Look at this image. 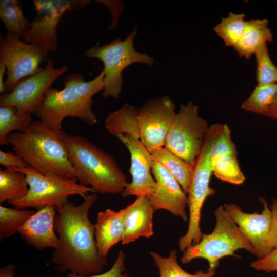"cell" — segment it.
<instances>
[{
	"mask_svg": "<svg viewBox=\"0 0 277 277\" xmlns=\"http://www.w3.org/2000/svg\"><path fill=\"white\" fill-rule=\"evenodd\" d=\"M97 197L94 193L88 194L80 205L68 201L56 208L54 228L59 242L53 249L51 261L61 273L70 271L89 276L100 273L107 264V258L98 250L95 225L88 216Z\"/></svg>",
	"mask_w": 277,
	"mask_h": 277,
	"instance_id": "obj_1",
	"label": "cell"
},
{
	"mask_svg": "<svg viewBox=\"0 0 277 277\" xmlns=\"http://www.w3.org/2000/svg\"><path fill=\"white\" fill-rule=\"evenodd\" d=\"M66 135L63 130L53 129L38 120L24 131L10 133L7 141L28 166L41 173L77 180L66 148Z\"/></svg>",
	"mask_w": 277,
	"mask_h": 277,
	"instance_id": "obj_2",
	"label": "cell"
},
{
	"mask_svg": "<svg viewBox=\"0 0 277 277\" xmlns=\"http://www.w3.org/2000/svg\"><path fill=\"white\" fill-rule=\"evenodd\" d=\"M105 72L103 70L94 78L86 81L81 73L70 74L63 81V89L49 88L37 109L36 115L47 126L62 130L63 121L77 117L91 125L97 122L92 110L93 96L103 91Z\"/></svg>",
	"mask_w": 277,
	"mask_h": 277,
	"instance_id": "obj_3",
	"label": "cell"
},
{
	"mask_svg": "<svg viewBox=\"0 0 277 277\" xmlns=\"http://www.w3.org/2000/svg\"><path fill=\"white\" fill-rule=\"evenodd\" d=\"M65 144L80 184L89 185L102 194L122 192L127 177L110 155L78 135L66 134Z\"/></svg>",
	"mask_w": 277,
	"mask_h": 277,
	"instance_id": "obj_4",
	"label": "cell"
},
{
	"mask_svg": "<svg viewBox=\"0 0 277 277\" xmlns=\"http://www.w3.org/2000/svg\"><path fill=\"white\" fill-rule=\"evenodd\" d=\"M216 220L213 230L202 234L197 243L187 247L181 258L183 264L196 259H204L208 262V269L216 270L219 261L227 256H235L236 251L243 249L255 255L251 244L244 236L237 225L225 212L223 206L215 210Z\"/></svg>",
	"mask_w": 277,
	"mask_h": 277,
	"instance_id": "obj_5",
	"label": "cell"
},
{
	"mask_svg": "<svg viewBox=\"0 0 277 277\" xmlns=\"http://www.w3.org/2000/svg\"><path fill=\"white\" fill-rule=\"evenodd\" d=\"M222 124L216 123L210 125L193 166L187 193V206L189 211L188 226L186 233L178 241L179 248L182 252L201 240L203 234L200 228L202 208L206 199L214 195L216 192L215 189L210 186L212 174L210 149L212 142Z\"/></svg>",
	"mask_w": 277,
	"mask_h": 277,
	"instance_id": "obj_6",
	"label": "cell"
},
{
	"mask_svg": "<svg viewBox=\"0 0 277 277\" xmlns=\"http://www.w3.org/2000/svg\"><path fill=\"white\" fill-rule=\"evenodd\" d=\"M8 170L23 173L29 186L25 196L8 202L16 209L32 208L38 210L47 206L56 208L67 202L70 196L85 198L88 193L96 192L91 187L77 183L76 179L52 174L44 175L29 166L11 167Z\"/></svg>",
	"mask_w": 277,
	"mask_h": 277,
	"instance_id": "obj_7",
	"label": "cell"
},
{
	"mask_svg": "<svg viewBox=\"0 0 277 277\" xmlns=\"http://www.w3.org/2000/svg\"><path fill=\"white\" fill-rule=\"evenodd\" d=\"M136 27L127 37L122 40L117 38L102 46L88 48L85 53L90 58L101 61L104 65V99L112 97L117 99L123 88V70L135 63L152 66L154 58L149 55L140 53L134 47V41L137 34Z\"/></svg>",
	"mask_w": 277,
	"mask_h": 277,
	"instance_id": "obj_8",
	"label": "cell"
},
{
	"mask_svg": "<svg viewBox=\"0 0 277 277\" xmlns=\"http://www.w3.org/2000/svg\"><path fill=\"white\" fill-rule=\"evenodd\" d=\"M209 126L208 122L199 116L196 105L191 101L181 104L168 131L165 147L194 166Z\"/></svg>",
	"mask_w": 277,
	"mask_h": 277,
	"instance_id": "obj_9",
	"label": "cell"
},
{
	"mask_svg": "<svg viewBox=\"0 0 277 277\" xmlns=\"http://www.w3.org/2000/svg\"><path fill=\"white\" fill-rule=\"evenodd\" d=\"M49 51L40 46L22 42L14 34L1 35L0 62L7 68L5 93L10 92L17 83L41 72L40 64L47 61Z\"/></svg>",
	"mask_w": 277,
	"mask_h": 277,
	"instance_id": "obj_10",
	"label": "cell"
},
{
	"mask_svg": "<svg viewBox=\"0 0 277 277\" xmlns=\"http://www.w3.org/2000/svg\"><path fill=\"white\" fill-rule=\"evenodd\" d=\"M89 0H33L36 16L31 29L23 38L25 42L36 44L55 51L57 47L56 28L65 12L81 9Z\"/></svg>",
	"mask_w": 277,
	"mask_h": 277,
	"instance_id": "obj_11",
	"label": "cell"
},
{
	"mask_svg": "<svg viewBox=\"0 0 277 277\" xmlns=\"http://www.w3.org/2000/svg\"><path fill=\"white\" fill-rule=\"evenodd\" d=\"M127 147L131 157L129 172L132 181L127 183L121 193L122 196L135 195L148 196L156 188V183L151 172L153 159L150 151L142 143L138 123L114 135Z\"/></svg>",
	"mask_w": 277,
	"mask_h": 277,
	"instance_id": "obj_12",
	"label": "cell"
},
{
	"mask_svg": "<svg viewBox=\"0 0 277 277\" xmlns=\"http://www.w3.org/2000/svg\"><path fill=\"white\" fill-rule=\"evenodd\" d=\"M68 70L65 66L55 68L53 60L49 58L43 70L19 81L10 92L2 94L0 106H13L20 113L36 114L46 91Z\"/></svg>",
	"mask_w": 277,
	"mask_h": 277,
	"instance_id": "obj_13",
	"label": "cell"
},
{
	"mask_svg": "<svg viewBox=\"0 0 277 277\" xmlns=\"http://www.w3.org/2000/svg\"><path fill=\"white\" fill-rule=\"evenodd\" d=\"M176 113V106L168 96L149 99L138 108L140 139L150 152L165 146Z\"/></svg>",
	"mask_w": 277,
	"mask_h": 277,
	"instance_id": "obj_14",
	"label": "cell"
},
{
	"mask_svg": "<svg viewBox=\"0 0 277 277\" xmlns=\"http://www.w3.org/2000/svg\"><path fill=\"white\" fill-rule=\"evenodd\" d=\"M263 205L261 213H247L234 203L224 204L227 214L237 225L243 234L253 246L257 259L264 258L273 249L268 244L271 212L268 204L263 197L259 198Z\"/></svg>",
	"mask_w": 277,
	"mask_h": 277,
	"instance_id": "obj_15",
	"label": "cell"
},
{
	"mask_svg": "<svg viewBox=\"0 0 277 277\" xmlns=\"http://www.w3.org/2000/svg\"><path fill=\"white\" fill-rule=\"evenodd\" d=\"M151 173L155 177L156 188L148 197L154 211L166 210L186 222L188 197L177 181L163 165L154 160Z\"/></svg>",
	"mask_w": 277,
	"mask_h": 277,
	"instance_id": "obj_16",
	"label": "cell"
},
{
	"mask_svg": "<svg viewBox=\"0 0 277 277\" xmlns=\"http://www.w3.org/2000/svg\"><path fill=\"white\" fill-rule=\"evenodd\" d=\"M56 213V208L52 206L37 210L26 221L18 232L27 244L38 250L47 248L55 249L59 242L54 228Z\"/></svg>",
	"mask_w": 277,
	"mask_h": 277,
	"instance_id": "obj_17",
	"label": "cell"
},
{
	"mask_svg": "<svg viewBox=\"0 0 277 277\" xmlns=\"http://www.w3.org/2000/svg\"><path fill=\"white\" fill-rule=\"evenodd\" d=\"M120 210L124 224L123 245L133 242L141 237L149 238L152 236L155 211L148 196H138L132 203Z\"/></svg>",
	"mask_w": 277,
	"mask_h": 277,
	"instance_id": "obj_18",
	"label": "cell"
},
{
	"mask_svg": "<svg viewBox=\"0 0 277 277\" xmlns=\"http://www.w3.org/2000/svg\"><path fill=\"white\" fill-rule=\"evenodd\" d=\"M95 225V237L100 254L106 258L110 249L121 242L124 233L121 210L107 209L97 213Z\"/></svg>",
	"mask_w": 277,
	"mask_h": 277,
	"instance_id": "obj_19",
	"label": "cell"
},
{
	"mask_svg": "<svg viewBox=\"0 0 277 277\" xmlns=\"http://www.w3.org/2000/svg\"><path fill=\"white\" fill-rule=\"evenodd\" d=\"M273 41V35L266 18L246 21L243 34L233 48L239 57L249 60L263 45Z\"/></svg>",
	"mask_w": 277,
	"mask_h": 277,
	"instance_id": "obj_20",
	"label": "cell"
},
{
	"mask_svg": "<svg viewBox=\"0 0 277 277\" xmlns=\"http://www.w3.org/2000/svg\"><path fill=\"white\" fill-rule=\"evenodd\" d=\"M154 160L163 165L177 181L187 194L193 166L189 165L166 147L150 152Z\"/></svg>",
	"mask_w": 277,
	"mask_h": 277,
	"instance_id": "obj_21",
	"label": "cell"
},
{
	"mask_svg": "<svg viewBox=\"0 0 277 277\" xmlns=\"http://www.w3.org/2000/svg\"><path fill=\"white\" fill-rule=\"evenodd\" d=\"M0 18L8 32L19 38H24L31 29V23L24 16L19 1L1 0Z\"/></svg>",
	"mask_w": 277,
	"mask_h": 277,
	"instance_id": "obj_22",
	"label": "cell"
},
{
	"mask_svg": "<svg viewBox=\"0 0 277 277\" xmlns=\"http://www.w3.org/2000/svg\"><path fill=\"white\" fill-rule=\"evenodd\" d=\"M28 191L29 186L23 173L0 170V204L23 198Z\"/></svg>",
	"mask_w": 277,
	"mask_h": 277,
	"instance_id": "obj_23",
	"label": "cell"
},
{
	"mask_svg": "<svg viewBox=\"0 0 277 277\" xmlns=\"http://www.w3.org/2000/svg\"><path fill=\"white\" fill-rule=\"evenodd\" d=\"M29 112L20 113L13 106H0V144L7 145V138L13 131H24L31 124L32 117Z\"/></svg>",
	"mask_w": 277,
	"mask_h": 277,
	"instance_id": "obj_24",
	"label": "cell"
},
{
	"mask_svg": "<svg viewBox=\"0 0 277 277\" xmlns=\"http://www.w3.org/2000/svg\"><path fill=\"white\" fill-rule=\"evenodd\" d=\"M150 255L158 268L159 277H213L216 273V270L209 269L205 272L200 270L194 274L186 272L178 264L174 249L170 251L168 257H163L155 251H151Z\"/></svg>",
	"mask_w": 277,
	"mask_h": 277,
	"instance_id": "obj_25",
	"label": "cell"
},
{
	"mask_svg": "<svg viewBox=\"0 0 277 277\" xmlns=\"http://www.w3.org/2000/svg\"><path fill=\"white\" fill-rule=\"evenodd\" d=\"M212 173L215 176L233 185H241L246 178L239 163L237 154H226L211 159Z\"/></svg>",
	"mask_w": 277,
	"mask_h": 277,
	"instance_id": "obj_26",
	"label": "cell"
},
{
	"mask_svg": "<svg viewBox=\"0 0 277 277\" xmlns=\"http://www.w3.org/2000/svg\"><path fill=\"white\" fill-rule=\"evenodd\" d=\"M243 13H229L222 17L221 21L213 28L216 34L227 47L234 48L244 31L246 21Z\"/></svg>",
	"mask_w": 277,
	"mask_h": 277,
	"instance_id": "obj_27",
	"label": "cell"
},
{
	"mask_svg": "<svg viewBox=\"0 0 277 277\" xmlns=\"http://www.w3.org/2000/svg\"><path fill=\"white\" fill-rule=\"evenodd\" d=\"M277 95V84L256 85L251 94L241 104L246 112L263 116Z\"/></svg>",
	"mask_w": 277,
	"mask_h": 277,
	"instance_id": "obj_28",
	"label": "cell"
},
{
	"mask_svg": "<svg viewBox=\"0 0 277 277\" xmlns=\"http://www.w3.org/2000/svg\"><path fill=\"white\" fill-rule=\"evenodd\" d=\"M36 212L0 206V241L18 232L26 221Z\"/></svg>",
	"mask_w": 277,
	"mask_h": 277,
	"instance_id": "obj_29",
	"label": "cell"
},
{
	"mask_svg": "<svg viewBox=\"0 0 277 277\" xmlns=\"http://www.w3.org/2000/svg\"><path fill=\"white\" fill-rule=\"evenodd\" d=\"M254 55L256 61L257 85L277 84V67L270 57L267 44L262 46Z\"/></svg>",
	"mask_w": 277,
	"mask_h": 277,
	"instance_id": "obj_30",
	"label": "cell"
},
{
	"mask_svg": "<svg viewBox=\"0 0 277 277\" xmlns=\"http://www.w3.org/2000/svg\"><path fill=\"white\" fill-rule=\"evenodd\" d=\"M226 154H238L236 146L231 138V130L226 124L214 137L210 149L211 159Z\"/></svg>",
	"mask_w": 277,
	"mask_h": 277,
	"instance_id": "obj_31",
	"label": "cell"
},
{
	"mask_svg": "<svg viewBox=\"0 0 277 277\" xmlns=\"http://www.w3.org/2000/svg\"><path fill=\"white\" fill-rule=\"evenodd\" d=\"M124 259L125 254L123 250H120L113 265L106 272L89 276H81L69 272L66 277H130L129 274L125 272Z\"/></svg>",
	"mask_w": 277,
	"mask_h": 277,
	"instance_id": "obj_32",
	"label": "cell"
},
{
	"mask_svg": "<svg viewBox=\"0 0 277 277\" xmlns=\"http://www.w3.org/2000/svg\"><path fill=\"white\" fill-rule=\"evenodd\" d=\"M250 266L257 271L277 272V248L273 249L264 258L253 261Z\"/></svg>",
	"mask_w": 277,
	"mask_h": 277,
	"instance_id": "obj_33",
	"label": "cell"
},
{
	"mask_svg": "<svg viewBox=\"0 0 277 277\" xmlns=\"http://www.w3.org/2000/svg\"><path fill=\"white\" fill-rule=\"evenodd\" d=\"M0 164L6 169L11 167L23 168L28 167L23 159L16 153L12 152L0 151Z\"/></svg>",
	"mask_w": 277,
	"mask_h": 277,
	"instance_id": "obj_34",
	"label": "cell"
},
{
	"mask_svg": "<svg viewBox=\"0 0 277 277\" xmlns=\"http://www.w3.org/2000/svg\"><path fill=\"white\" fill-rule=\"evenodd\" d=\"M271 220L268 236L269 245L272 249L277 248V198L274 199L270 207Z\"/></svg>",
	"mask_w": 277,
	"mask_h": 277,
	"instance_id": "obj_35",
	"label": "cell"
},
{
	"mask_svg": "<svg viewBox=\"0 0 277 277\" xmlns=\"http://www.w3.org/2000/svg\"><path fill=\"white\" fill-rule=\"evenodd\" d=\"M263 116L273 120H277V95L273 103L267 109Z\"/></svg>",
	"mask_w": 277,
	"mask_h": 277,
	"instance_id": "obj_36",
	"label": "cell"
},
{
	"mask_svg": "<svg viewBox=\"0 0 277 277\" xmlns=\"http://www.w3.org/2000/svg\"><path fill=\"white\" fill-rule=\"evenodd\" d=\"M15 267L8 264L0 269V277H15Z\"/></svg>",
	"mask_w": 277,
	"mask_h": 277,
	"instance_id": "obj_37",
	"label": "cell"
},
{
	"mask_svg": "<svg viewBox=\"0 0 277 277\" xmlns=\"http://www.w3.org/2000/svg\"><path fill=\"white\" fill-rule=\"evenodd\" d=\"M7 71V68L5 65L0 62V93H5V81H4V74Z\"/></svg>",
	"mask_w": 277,
	"mask_h": 277,
	"instance_id": "obj_38",
	"label": "cell"
}]
</instances>
